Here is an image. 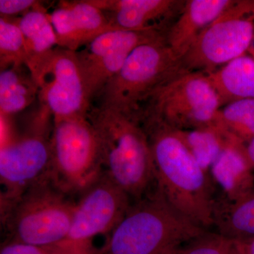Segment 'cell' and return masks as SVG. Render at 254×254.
Segmentation results:
<instances>
[{
  "label": "cell",
  "instance_id": "27",
  "mask_svg": "<svg viewBox=\"0 0 254 254\" xmlns=\"http://www.w3.org/2000/svg\"><path fill=\"white\" fill-rule=\"evenodd\" d=\"M240 254H254V237L242 241H235Z\"/></svg>",
  "mask_w": 254,
  "mask_h": 254
},
{
  "label": "cell",
  "instance_id": "22",
  "mask_svg": "<svg viewBox=\"0 0 254 254\" xmlns=\"http://www.w3.org/2000/svg\"><path fill=\"white\" fill-rule=\"evenodd\" d=\"M215 127L243 143L250 141L254 137V98L222 107L217 114Z\"/></svg>",
  "mask_w": 254,
  "mask_h": 254
},
{
  "label": "cell",
  "instance_id": "18",
  "mask_svg": "<svg viewBox=\"0 0 254 254\" xmlns=\"http://www.w3.org/2000/svg\"><path fill=\"white\" fill-rule=\"evenodd\" d=\"M220 100V108L244 99L254 98V58L245 55L205 73Z\"/></svg>",
  "mask_w": 254,
  "mask_h": 254
},
{
  "label": "cell",
  "instance_id": "12",
  "mask_svg": "<svg viewBox=\"0 0 254 254\" xmlns=\"http://www.w3.org/2000/svg\"><path fill=\"white\" fill-rule=\"evenodd\" d=\"M37 83L53 119L88 116L92 103L75 52L57 47Z\"/></svg>",
  "mask_w": 254,
  "mask_h": 254
},
{
  "label": "cell",
  "instance_id": "17",
  "mask_svg": "<svg viewBox=\"0 0 254 254\" xmlns=\"http://www.w3.org/2000/svg\"><path fill=\"white\" fill-rule=\"evenodd\" d=\"M17 21L24 42L26 66L37 83L55 48L58 47L54 28L49 14L41 3L21 17H17Z\"/></svg>",
  "mask_w": 254,
  "mask_h": 254
},
{
  "label": "cell",
  "instance_id": "11",
  "mask_svg": "<svg viewBox=\"0 0 254 254\" xmlns=\"http://www.w3.org/2000/svg\"><path fill=\"white\" fill-rule=\"evenodd\" d=\"M158 30L107 32L75 52L91 103L138 46L165 40Z\"/></svg>",
  "mask_w": 254,
  "mask_h": 254
},
{
  "label": "cell",
  "instance_id": "19",
  "mask_svg": "<svg viewBox=\"0 0 254 254\" xmlns=\"http://www.w3.org/2000/svg\"><path fill=\"white\" fill-rule=\"evenodd\" d=\"M213 225L217 233L233 241L254 237V190L235 200L215 201Z\"/></svg>",
  "mask_w": 254,
  "mask_h": 254
},
{
  "label": "cell",
  "instance_id": "15",
  "mask_svg": "<svg viewBox=\"0 0 254 254\" xmlns=\"http://www.w3.org/2000/svg\"><path fill=\"white\" fill-rule=\"evenodd\" d=\"M233 1L187 0L165 36L167 45L175 56L181 60L201 32L228 9Z\"/></svg>",
  "mask_w": 254,
  "mask_h": 254
},
{
  "label": "cell",
  "instance_id": "9",
  "mask_svg": "<svg viewBox=\"0 0 254 254\" xmlns=\"http://www.w3.org/2000/svg\"><path fill=\"white\" fill-rule=\"evenodd\" d=\"M254 41V0L234 1L181 59L183 71L208 73L246 55Z\"/></svg>",
  "mask_w": 254,
  "mask_h": 254
},
{
  "label": "cell",
  "instance_id": "2",
  "mask_svg": "<svg viewBox=\"0 0 254 254\" xmlns=\"http://www.w3.org/2000/svg\"><path fill=\"white\" fill-rule=\"evenodd\" d=\"M151 148L156 185L168 201L196 225L213 226L211 180L198 165L175 130L142 121Z\"/></svg>",
  "mask_w": 254,
  "mask_h": 254
},
{
  "label": "cell",
  "instance_id": "28",
  "mask_svg": "<svg viewBox=\"0 0 254 254\" xmlns=\"http://www.w3.org/2000/svg\"><path fill=\"white\" fill-rule=\"evenodd\" d=\"M247 158L254 170V137L250 141L245 143Z\"/></svg>",
  "mask_w": 254,
  "mask_h": 254
},
{
  "label": "cell",
  "instance_id": "4",
  "mask_svg": "<svg viewBox=\"0 0 254 254\" xmlns=\"http://www.w3.org/2000/svg\"><path fill=\"white\" fill-rule=\"evenodd\" d=\"M52 180H40L1 210V220L11 240L34 245L60 243L67 237L76 202L69 199Z\"/></svg>",
  "mask_w": 254,
  "mask_h": 254
},
{
  "label": "cell",
  "instance_id": "10",
  "mask_svg": "<svg viewBox=\"0 0 254 254\" xmlns=\"http://www.w3.org/2000/svg\"><path fill=\"white\" fill-rule=\"evenodd\" d=\"M131 203L127 193L103 173L83 192L67 237L62 243L79 254H93V238L113 231Z\"/></svg>",
  "mask_w": 254,
  "mask_h": 254
},
{
  "label": "cell",
  "instance_id": "13",
  "mask_svg": "<svg viewBox=\"0 0 254 254\" xmlns=\"http://www.w3.org/2000/svg\"><path fill=\"white\" fill-rule=\"evenodd\" d=\"M118 29L168 31L183 9L182 0H89Z\"/></svg>",
  "mask_w": 254,
  "mask_h": 254
},
{
  "label": "cell",
  "instance_id": "16",
  "mask_svg": "<svg viewBox=\"0 0 254 254\" xmlns=\"http://www.w3.org/2000/svg\"><path fill=\"white\" fill-rule=\"evenodd\" d=\"M253 170L245 143L232 136L210 169L212 179L228 200L239 199L254 190Z\"/></svg>",
  "mask_w": 254,
  "mask_h": 254
},
{
  "label": "cell",
  "instance_id": "1",
  "mask_svg": "<svg viewBox=\"0 0 254 254\" xmlns=\"http://www.w3.org/2000/svg\"><path fill=\"white\" fill-rule=\"evenodd\" d=\"M88 119L99 141L103 173L127 193L140 199L156 186L148 135L138 115L91 105Z\"/></svg>",
  "mask_w": 254,
  "mask_h": 254
},
{
  "label": "cell",
  "instance_id": "5",
  "mask_svg": "<svg viewBox=\"0 0 254 254\" xmlns=\"http://www.w3.org/2000/svg\"><path fill=\"white\" fill-rule=\"evenodd\" d=\"M220 109L218 95L205 73L180 71L155 88L138 116L184 131L215 127Z\"/></svg>",
  "mask_w": 254,
  "mask_h": 254
},
{
  "label": "cell",
  "instance_id": "7",
  "mask_svg": "<svg viewBox=\"0 0 254 254\" xmlns=\"http://www.w3.org/2000/svg\"><path fill=\"white\" fill-rule=\"evenodd\" d=\"M53 182L66 193L85 191L103 174L99 141L87 117L53 119Z\"/></svg>",
  "mask_w": 254,
  "mask_h": 254
},
{
  "label": "cell",
  "instance_id": "25",
  "mask_svg": "<svg viewBox=\"0 0 254 254\" xmlns=\"http://www.w3.org/2000/svg\"><path fill=\"white\" fill-rule=\"evenodd\" d=\"M0 254H79L62 242L51 245H34L8 242L1 247Z\"/></svg>",
  "mask_w": 254,
  "mask_h": 254
},
{
  "label": "cell",
  "instance_id": "6",
  "mask_svg": "<svg viewBox=\"0 0 254 254\" xmlns=\"http://www.w3.org/2000/svg\"><path fill=\"white\" fill-rule=\"evenodd\" d=\"M181 69V60L166 40L138 46L95 99L97 106L138 115L142 105L162 83Z\"/></svg>",
  "mask_w": 254,
  "mask_h": 254
},
{
  "label": "cell",
  "instance_id": "14",
  "mask_svg": "<svg viewBox=\"0 0 254 254\" xmlns=\"http://www.w3.org/2000/svg\"><path fill=\"white\" fill-rule=\"evenodd\" d=\"M58 46L76 52L113 27L102 10L89 0L60 1L49 14Z\"/></svg>",
  "mask_w": 254,
  "mask_h": 254
},
{
  "label": "cell",
  "instance_id": "21",
  "mask_svg": "<svg viewBox=\"0 0 254 254\" xmlns=\"http://www.w3.org/2000/svg\"><path fill=\"white\" fill-rule=\"evenodd\" d=\"M175 132L198 165L207 173L230 136L215 127Z\"/></svg>",
  "mask_w": 254,
  "mask_h": 254
},
{
  "label": "cell",
  "instance_id": "8",
  "mask_svg": "<svg viewBox=\"0 0 254 254\" xmlns=\"http://www.w3.org/2000/svg\"><path fill=\"white\" fill-rule=\"evenodd\" d=\"M53 116L44 105L31 128L19 136L11 135L1 141L0 182L1 210L35 183L50 177L51 133L49 119Z\"/></svg>",
  "mask_w": 254,
  "mask_h": 254
},
{
  "label": "cell",
  "instance_id": "23",
  "mask_svg": "<svg viewBox=\"0 0 254 254\" xmlns=\"http://www.w3.org/2000/svg\"><path fill=\"white\" fill-rule=\"evenodd\" d=\"M26 65V55L22 33L17 17L0 18V68Z\"/></svg>",
  "mask_w": 254,
  "mask_h": 254
},
{
  "label": "cell",
  "instance_id": "3",
  "mask_svg": "<svg viewBox=\"0 0 254 254\" xmlns=\"http://www.w3.org/2000/svg\"><path fill=\"white\" fill-rule=\"evenodd\" d=\"M206 232L180 213L158 186L131 202L93 254H168Z\"/></svg>",
  "mask_w": 254,
  "mask_h": 254
},
{
  "label": "cell",
  "instance_id": "26",
  "mask_svg": "<svg viewBox=\"0 0 254 254\" xmlns=\"http://www.w3.org/2000/svg\"><path fill=\"white\" fill-rule=\"evenodd\" d=\"M39 3L34 0H0V14L5 17H16L21 13L26 14Z\"/></svg>",
  "mask_w": 254,
  "mask_h": 254
},
{
  "label": "cell",
  "instance_id": "24",
  "mask_svg": "<svg viewBox=\"0 0 254 254\" xmlns=\"http://www.w3.org/2000/svg\"><path fill=\"white\" fill-rule=\"evenodd\" d=\"M168 254H240L235 241L206 231Z\"/></svg>",
  "mask_w": 254,
  "mask_h": 254
},
{
  "label": "cell",
  "instance_id": "20",
  "mask_svg": "<svg viewBox=\"0 0 254 254\" xmlns=\"http://www.w3.org/2000/svg\"><path fill=\"white\" fill-rule=\"evenodd\" d=\"M39 95V87L26 65L12 66L0 73V113L9 118L26 109Z\"/></svg>",
  "mask_w": 254,
  "mask_h": 254
}]
</instances>
